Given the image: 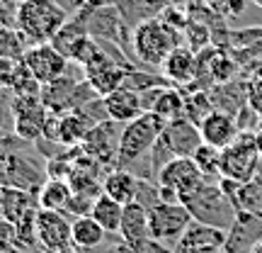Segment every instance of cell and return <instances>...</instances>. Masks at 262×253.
<instances>
[{"label": "cell", "instance_id": "obj_17", "mask_svg": "<svg viewBox=\"0 0 262 253\" xmlns=\"http://www.w3.org/2000/svg\"><path fill=\"white\" fill-rule=\"evenodd\" d=\"M119 236L126 244L136 246L141 251H146V246L150 244V226H148V209L141 202H129L124 205V217L122 226H119Z\"/></svg>", "mask_w": 262, "mask_h": 253}, {"label": "cell", "instance_id": "obj_2", "mask_svg": "<svg viewBox=\"0 0 262 253\" xmlns=\"http://www.w3.org/2000/svg\"><path fill=\"white\" fill-rule=\"evenodd\" d=\"M180 202L189 209L194 222L216 226V229H224V231H231V226L238 219V209L219 183H204L194 192L185 195Z\"/></svg>", "mask_w": 262, "mask_h": 253}, {"label": "cell", "instance_id": "obj_32", "mask_svg": "<svg viewBox=\"0 0 262 253\" xmlns=\"http://www.w3.org/2000/svg\"><path fill=\"white\" fill-rule=\"evenodd\" d=\"M0 253H22V248L8 241V239H0Z\"/></svg>", "mask_w": 262, "mask_h": 253}, {"label": "cell", "instance_id": "obj_29", "mask_svg": "<svg viewBox=\"0 0 262 253\" xmlns=\"http://www.w3.org/2000/svg\"><path fill=\"white\" fill-rule=\"evenodd\" d=\"M27 71V66L22 59H5L0 56V88H5V90H12L15 83H17L19 78L25 75Z\"/></svg>", "mask_w": 262, "mask_h": 253}, {"label": "cell", "instance_id": "obj_14", "mask_svg": "<svg viewBox=\"0 0 262 253\" xmlns=\"http://www.w3.org/2000/svg\"><path fill=\"white\" fill-rule=\"evenodd\" d=\"M160 141L178 159V156H192L204 139H202V131L194 122H189L187 117H180V120H172V122L165 124V129L160 134Z\"/></svg>", "mask_w": 262, "mask_h": 253}, {"label": "cell", "instance_id": "obj_36", "mask_svg": "<svg viewBox=\"0 0 262 253\" xmlns=\"http://www.w3.org/2000/svg\"><path fill=\"white\" fill-rule=\"evenodd\" d=\"M66 253H88V251H83V248H75V246H73L71 251H66Z\"/></svg>", "mask_w": 262, "mask_h": 253}, {"label": "cell", "instance_id": "obj_23", "mask_svg": "<svg viewBox=\"0 0 262 253\" xmlns=\"http://www.w3.org/2000/svg\"><path fill=\"white\" fill-rule=\"evenodd\" d=\"M131 68H134V66L112 64V66H107L104 71H97V73H93L90 78H85V81L93 85V90L100 95V98H107V95H112L114 90H119V88L126 85V75H129Z\"/></svg>", "mask_w": 262, "mask_h": 253}, {"label": "cell", "instance_id": "obj_6", "mask_svg": "<svg viewBox=\"0 0 262 253\" xmlns=\"http://www.w3.org/2000/svg\"><path fill=\"white\" fill-rule=\"evenodd\" d=\"M192 222L194 219L182 202H158L148 209L150 241H158V244L172 248Z\"/></svg>", "mask_w": 262, "mask_h": 253}, {"label": "cell", "instance_id": "obj_18", "mask_svg": "<svg viewBox=\"0 0 262 253\" xmlns=\"http://www.w3.org/2000/svg\"><path fill=\"white\" fill-rule=\"evenodd\" d=\"M199 131H202V139H204L206 144H211V146L224 151L226 146H231V144L238 139L241 127H238L233 114L224 112V110H214L204 122L199 124Z\"/></svg>", "mask_w": 262, "mask_h": 253}, {"label": "cell", "instance_id": "obj_7", "mask_svg": "<svg viewBox=\"0 0 262 253\" xmlns=\"http://www.w3.org/2000/svg\"><path fill=\"white\" fill-rule=\"evenodd\" d=\"M10 107H12V127H15V137H17L19 141L44 139L49 110L44 107L41 98H19V95H12Z\"/></svg>", "mask_w": 262, "mask_h": 253}, {"label": "cell", "instance_id": "obj_34", "mask_svg": "<svg viewBox=\"0 0 262 253\" xmlns=\"http://www.w3.org/2000/svg\"><path fill=\"white\" fill-rule=\"evenodd\" d=\"M196 253H226V248H204V251H196Z\"/></svg>", "mask_w": 262, "mask_h": 253}, {"label": "cell", "instance_id": "obj_37", "mask_svg": "<svg viewBox=\"0 0 262 253\" xmlns=\"http://www.w3.org/2000/svg\"><path fill=\"white\" fill-rule=\"evenodd\" d=\"M250 3H255V5H257V8H262V0H250Z\"/></svg>", "mask_w": 262, "mask_h": 253}, {"label": "cell", "instance_id": "obj_5", "mask_svg": "<svg viewBox=\"0 0 262 253\" xmlns=\"http://www.w3.org/2000/svg\"><path fill=\"white\" fill-rule=\"evenodd\" d=\"M262 153L255 141V131H241L238 139L221 151V178L248 183L257 176Z\"/></svg>", "mask_w": 262, "mask_h": 253}, {"label": "cell", "instance_id": "obj_31", "mask_svg": "<svg viewBox=\"0 0 262 253\" xmlns=\"http://www.w3.org/2000/svg\"><path fill=\"white\" fill-rule=\"evenodd\" d=\"M110 253H146V251H141V248H136V246H131L126 244V241H119V244H112L110 246Z\"/></svg>", "mask_w": 262, "mask_h": 253}, {"label": "cell", "instance_id": "obj_28", "mask_svg": "<svg viewBox=\"0 0 262 253\" xmlns=\"http://www.w3.org/2000/svg\"><path fill=\"white\" fill-rule=\"evenodd\" d=\"M182 34L187 37V47L192 49V51H196V54H199V51H204V49L211 44V39H214L211 29L206 27L202 20H189Z\"/></svg>", "mask_w": 262, "mask_h": 253}, {"label": "cell", "instance_id": "obj_33", "mask_svg": "<svg viewBox=\"0 0 262 253\" xmlns=\"http://www.w3.org/2000/svg\"><path fill=\"white\" fill-rule=\"evenodd\" d=\"M255 141H257V149H260V153H262V129L255 131Z\"/></svg>", "mask_w": 262, "mask_h": 253}, {"label": "cell", "instance_id": "obj_11", "mask_svg": "<svg viewBox=\"0 0 262 253\" xmlns=\"http://www.w3.org/2000/svg\"><path fill=\"white\" fill-rule=\"evenodd\" d=\"M117 124L119 122H114V120H104V122L95 124L93 129L85 134L80 151L93 161H97L100 166L114 163L117 149H119V134H122V131H117Z\"/></svg>", "mask_w": 262, "mask_h": 253}, {"label": "cell", "instance_id": "obj_3", "mask_svg": "<svg viewBox=\"0 0 262 253\" xmlns=\"http://www.w3.org/2000/svg\"><path fill=\"white\" fill-rule=\"evenodd\" d=\"M175 47H180V32L163 17H148L134 27L131 49L143 64L163 66V61Z\"/></svg>", "mask_w": 262, "mask_h": 253}, {"label": "cell", "instance_id": "obj_19", "mask_svg": "<svg viewBox=\"0 0 262 253\" xmlns=\"http://www.w3.org/2000/svg\"><path fill=\"white\" fill-rule=\"evenodd\" d=\"M102 103H104V110H107V117L119 124H126L131 120H136L141 112H146L143 95L126 88V85L119 88V90H114L112 95L102 98Z\"/></svg>", "mask_w": 262, "mask_h": 253}, {"label": "cell", "instance_id": "obj_13", "mask_svg": "<svg viewBox=\"0 0 262 253\" xmlns=\"http://www.w3.org/2000/svg\"><path fill=\"white\" fill-rule=\"evenodd\" d=\"M185 100H187V90L178 88V85H160V88L143 93L146 112H156L165 122L185 117Z\"/></svg>", "mask_w": 262, "mask_h": 253}, {"label": "cell", "instance_id": "obj_12", "mask_svg": "<svg viewBox=\"0 0 262 253\" xmlns=\"http://www.w3.org/2000/svg\"><path fill=\"white\" fill-rule=\"evenodd\" d=\"M163 78L170 85H178V88H192V83L199 81V59L196 51H192L189 47H175L168 54V59L160 66Z\"/></svg>", "mask_w": 262, "mask_h": 253}, {"label": "cell", "instance_id": "obj_20", "mask_svg": "<svg viewBox=\"0 0 262 253\" xmlns=\"http://www.w3.org/2000/svg\"><path fill=\"white\" fill-rule=\"evenodd\" d=\"M102 192L110 195L112 200L122 202V205H129L136 200V192H139V180L134 173H129L126 168H114L110 170L102 180Z\"/></svg>", "mask_w": 262, "mask_h": 253}, {"label": "cell", "instance_id": "obj_26", "mask_svg": "<svg viewBox=\"0 0 262 253\" xmlns=\"http://www.w3.org/2000/svg\"><path fill=\"white\" fill-rule=\"evenodd\" d=\"M216 110L214 100H211V95L206 93V90H192L187 88V100H185V117H187L189 122H194L196 127L204 122L209 114Z\"/></svg>", "mask_w": 262, "mask_h": 253}, {"label": "cell", "instance_id": "obj_4", "mask_svg": "<svg viewBox=\"0 0 262 253\" xmlns=\"http://www.w3.org/2000/svg\"><path fill=\"white\" fill-rule=\"evenodd\" d=\"M165 120L158 117L156 112H141L136 120L124 124L122 134H119V149H117V163L126 168L131 163L141 161L150 149L156 146L160 134L165 129Z\"/></svg>", "mask_w": 262, "mask_h": 253}, {"label": "cell", "instance_id": "obj_10", "mask_svg": "<svg viewBox=\"0 0 262 253\" xmlns=\"http://www.w3.org/2000/svg\"><path fill=\"white\" fill-rule=\"evenodd\" d=\"M22 61H25L29 73L34 75L41 85L51 83L54 78L68 73V59L51 42L49 44H32L27 49V54L22 56Z\"/></svg>", "mask_w": 262, "mask_h": 253}, {"label": "cell", "instance_id": "obj_8", "mask_svg": "<svg viewBox=\"0 0 262 253\" xmlns=\"http://www.w3.org/2000/svg\"><path fill=\"white\" fill-rule=\"evenodd\" d=\"M153 183H158L163 188H170L175 190L180 195V200L189 192H194L196 188H202L206 183L204 173L196 168V163L189 156H178V159L168 161L163 168L158 170V176Z\"/></svg>", "mask_w": 262, "mask_h": 253}, {"label": "cell", "instance_id": "obj_22", "mask_svg": "<svg viewBox=\"0 0 262 253\" xmlns=\"http://www.w3.org/2000/svg\"><path fill=\"white\" fill-rule=\"evenodd\" d=\"M90 217H93L95 222L102 226L107 234H119L122 217H124V205L102 192L100 197H95L93 209H90Z\"/></svg>", "mask_w": 262, "mask_h": 253}, {"label": "cell", "instance_id": "obj_9", "mask_svg": "<svg viewBox=\"0 0 262 253\" xmlns=\"http://www.w3.org/2000/svg\"><path fill=\"white\" fill-rule=\"evenodd\" d=\"M37 244L51 253H66L73 248V231L71 222L63 212L41 209L37 212Z\"/></svg>", "mask_w": 262, "mask_h": 253}, {"label": "cell", "instance_id": "obj_16", "mask_svg": "<svg viewBox=\"0 0 262 253\" xmlns=\"http://www.w3.org/2000/svg\"><path fill=\"white\" fill-rule=\"evenodd\" d=\"M78 85L80 81L73 75H58L51 83L41 85V103L49 112L61 114V112H71L75 110V95H78Z\"/></svg>", "mask_w": 262, "mask_h": 253}, {"label": "cell", "instance_id": "obj_15", "mask_svg": "<svg viewBox=\"0 0 262 253\" xmlns=\"http://www.w3.org/2000/svg\"><path fill=\"white\" fill-rule=\"evenodd\" d=\"M228 241V231L216 229V226L192 222L185 229V234L178 239V244L172 246V253H196L204 248H224Z\"/></svg>", "mask_w": 262, "mask_h": 253}, {"label": "cell", "instance_id": "obj_21", "mask_svg": "<svg viewBox=\"0 0 262 253\" xmlns=\"http://www.w3.org/2000/svg\"><path fill=\"white\" fill-rule=\"evenodd\" d=\"M73 188L71 183L63 178H49L41 190L37 192V200H39V207L41 209H54V212H63L71 207V200H73Z\"/></svg>", "mask_w": 262, "mask_h": 253}, {"label": "cell", "instance_id": "obj_27", "mask_svg": "<svg viewBox=\"0 0 262 253\" xmlns=\"http://www.w3.org/2000/svg\"><path fill=\"white\" fill-rule=\"evenodd\" d=\"M32 47L29 39L19 32L17 27L10 25H0V56L5 59H22Z\"/></svg>", "mask_w": 262, "mask_h": 253}, {"label": "cell", "instance_id": "obj_35", "mask_svg": "<svg viewBox=\"0 0 262 253\" xmlns=\"http://www.w3.org/2000/svg\"><path fill=\"white\" fill-rule=\"evenodd\" d=\"M248 253H262V241H257V244L253 246V248H250V251Z\"/></svg>", "mask_w": 262, "mask_h": 253}, {"label": "cell", "instance_id": "obj_24", "mask_svg": "<svg viewBox=\"0 0 262 253\" xmlns=\"http://www.w3.org/2000/svg\"><path fill=\"white\" fill-rule=\"evenodd\" d=\"M71 231H73V246L75 248H83V251L97 248L104 241V234H107L90 215L75 217L73 222H71Z\"/></svg>", "mask_w": 262, "mask_h": 253}, {"label": "cell", "instance_id": "obj_1", "mask_svg": "<svg viewBox=\"0 0 262 253\" xmlns=\"http://www.w3.org/2000/svg\"><path fill=\"white\" fill-rule=\"evenodd\" d=\"M68 22V10L58 0H17L15 27L29 39V44H49Z\"/></svg>", "mask_w": 262, "mask_h": 253}, {"label": "cell", "instance_id": "obj_30", "mask_svg": "<svg viewBox=\"0 0 262 253\" xmlns=\"http://www.w3.org/2000/svg\"><path fill=\"white\" fill-rule=\"evenodd\" d=\"M248 105L262 117V61L253 66V75L248 78Z\"/></svg>", "mask_w": 262, "mask_h": 253}, {"label": "cell", "instance_id": "obj_38", "mask_svg": "<svg viewBox=\"0 0 262 253\" xmlns=\"http://www.w3.org/2000/svg\"><path fill=\"white\" fill-rule=\"evenodd\" d=\"M0 141H3V124H0Z\"/></svg>", "mask_w": 262, "mask_h": 253}, {"label": "cell", "instance_id": "obj_25", "mask_svg": "<svg viewBox=\"0 0 262 253\" xmlns=\"http://www.w3.org/2000/svg\"><path fill=\"white\" fill-rule=\"evenodd\" d=\"M189 159L194 161L196 168L204 173L206 183H214L211 178L221 180V149H216V146H211V144L202 141Z\"/></svg>", "mask_w": 262, "mask_h": 253}]
</instances>
